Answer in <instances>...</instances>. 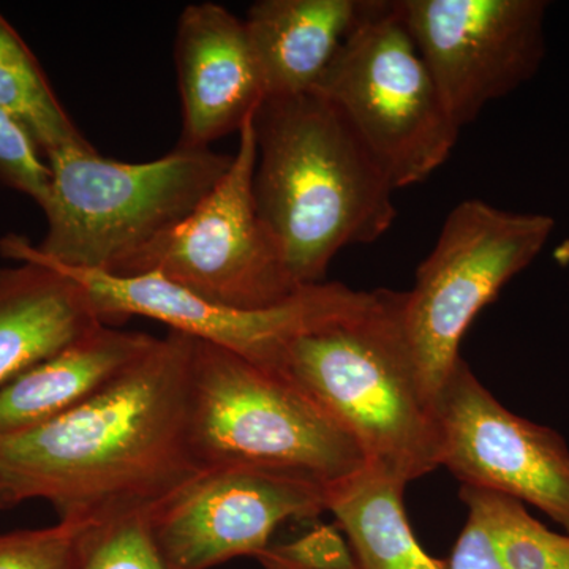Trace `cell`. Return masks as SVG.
<instances>
[{
	"label": "cell",
	"instance_id": "cell-1",
	"mask_svg": "<svg viewBox=\"0 0 569 569\" xmlns=\"http://www.w3.org/2000/svg\"><path fill=\"white\" fill-rule=\"evenodd\" d=\"M193 337L170 331L62 417L0 437V508L40 498L59 520L149 511L201 473L187 437Z\"/></svg>",
	"mask_w": 569,
	"mask_h": 569
},
{
	"label": "cell",
	"instance_id": "cell-2",
	"mask_svg": "<svg viewBox=\"0 0 569 569\" xmlns=\"http://www.w3.org/2000/svg\"><path fill=\"white\" fill-rule=\"evenodd\" d=\"M253 126L258 213L296 284L323 283L340 250L388 233L395 186L320 93L268 99Z\"/></svg>",
	"mask_w": 569,
	"mask_h": 569
},
{
	"label": "cell",
	"instance_id": "cell-3",
	"mask_svg": "<svg viewBox=\"0 0 569 569\" xmlns=\"http://www.w3.org/2000/svg\"><path fill=\"white\" fill-rule=\"evenodd\" d=\"M403 293L298 337L280 377L355 438L366 467L415 481L440 467L436 411L422 389L402 321Z\"/></svg>",
	"mask_w": 569,
	"mask_h": 569
},
{
	"label": "cell",
	"instance_id": "cell-4",
	"mask_svg": "<svg viewBox=\"0 0 569 569\" xmlns=\"http://www.w3.org/2000/svg\"><path fill=\"white\" fill-rule=\"evenodd\" d=\"M233 156L176 146L144 163L104 159L96 149L48 156L50 190L41 206L47 233L39 246L20 234L0 239L14 261L78 271H118L133 254L181 223L211 193Z\"/></svg>",
	"mask_w": 569,
	"mask_h": 569
},
{
	"label": "cell",
	"instance_id": "cell-5",
	"mask_svg": "<svg viewBox=\"0 0 569 569\" xmlns=\"http://www.w3.org/2000/svg\"><path fill=\"white\" fill-rule=\"evenodd\" d=\"M187 437L201 471L252 467L332 486L365 470L353 437L287 378L193 339Z\"/></svg>",
	"mask_w": 569,
	"mask_h": 569
},
{
	"label": "cell",
	"instance_id": "cell-6",
	"mask_svg": "<svg viewBox=\"0 0 569 569\" xmlns=\"http://www.w3.org/2000/svg\"><path fill=\"white\" fill-rule=\"evenodd\" d=\"M312 92L335 104L396 190L425 182L458 144L397 0H366Z\"/></svg>",
	"mask_w": 569,
	"mask_h": 569
},
{
	"label": "cell",
	"instance_id": "cell-7",
	"mask_svg": "<svg viewBox=\"0 0 569 569\" xmlns=\"http://www.w3.org/2000/svg\"><path fill=\"white\" fill-rule=\"evenodd\" d=\"M556 220L505 211L471 198L448 213L432 252L403 293L402 321L419 380L432 407L462 356L475 317L533 263Z\"/></svg>",
	"mask_w": 569,
	"mask_h": 569
},
{
	"label": "cell",
	"instance_id": "cell-8",
	"mask_svg": "<svg viewBox=\"0 0 569 569\" xmlns=\"http://www.w3.org/2000/svg\"><path fill=\"white\" fill-rule=\"evenodd\" d=\"M253 118L239 132L238 152L211 193L112 274L159 276L216 305L246 310L280 305L301 290L258 213Z\"/></svg>",
	"mask_w": 569,
	"mask_h": 569
},
{
	"label": "cell",
	"instance_id": "cell-9",
	"mask_svg": "<svg viewBox=\"0 0 569 569\" xmlns=\"http://www.w3.org/2000/svg\"><path fill=\"white\" fill-rule=\"evenodd\" d=\"M24 263L50 266L81 283L104 325L129 317L151 318L170 331L223 348L277 376L298 337L358 312L372 299V291L323 282L302 287L280 305L246 310L216 305L159 276H114L44 261Z\"/></svg>",
	"mask_w": 569,
	"mask_h": 569
},
{
	"label": "cell",
	"instance_id": "cell-10",
	"mask_svg": "<svg viewBox=\"0 0 569 569\" xmlns=\"http://www.w3.org/2000/svg\"><path fill=\"white\" fill-rule=\"evenodd\" d=\"M460 130L518 91L546 56L545 0H397Z\"/></svg>",
	"mask_w": 569,
	"mask_h": 569
},
{
	"label": "cell",
	"instance_id": "cell-11",
	"mask_svg": "<svg viewBox=\"0 0 569 569\" xmlns=\"http://www.w3.org/2000/svg\"><path fill=\"white\" fill-rule=\"evenodd\" d=\"M328 486L268 468L201 471L149 511L153 537L170 569H209L257 557L288 520L326 512Z\"/></svg>",
	"mask_w": 569,
	"mask_h": 569
},
{
	"label": "cell",
	"instance_id": "cell-12",
	"mask_svg": "<svg viewBox=\"0 0 569 569\" xmlns=\"http://www.w3.org/2000/svg\"><path fill=\"white\" fill-rule=\"evenodd\" d=\"M433 411L440 467L462 486L533 505L569 535V448L559 432L501 406L462 358Z\"/></svg>",
	"mask_w": 569,
	"mask_h": 569
},
{
	"label": "cell",
	"instance_id": "cell-13",
	"mask_svg": "<svg viewBox=\"0 0 569 569\" xmlns=\"http://www.w3.org/2000/svg\"><path fill=\"white\" fill-rule=\"evenodd\" d=\"M174 63L182 103L179 148L209 149L241 132L266 102L244 20L219 3H190L179 14Z\"/></svg>",
	"mask_w": 569,
	"mask_h": 569
},
{
	"label": "cell",
	"instance_id": "cell-14",
	"mask_svg": "<svg viewBox=\"0 0 569 569\" xmlns=\"http://www.w3.org/2000/svg\"><path fill=\"white\" fill-rule=\"evenodd\" d=\"M157 337L100 325L0 388V437L26 432L91 399L151 350Z\"/></svg>",
	"mask_w": 569,
	"mask_h": 569
},
{
	"label": "cell",
	"instance_id": "cell-15",
	"mask_svg": "<svg viewBox=\"0 0 569 569\" xmlns=\"http://www.w3.org/2000/svg\"><path fill=\"white\" fill-rule=\"evenodd\" d=\"M366 0H258L247 36L266 100L312 92L355 28Z\"/></svg>",
	"mask_w": 569,
	"mask_h": 569
},
{
	"label": "cell",
	"instance_id": "cell-16",
	"mask_svg": "<svg viewBox=\"0 0 569 569\" xmlns=\"http://www.w3.org/2000/svg\"><path fill=\"white\" fill-rule=\"evenodd\" d=\"M100 325L86 288L58 269L0 268V388Z\"/></svg>",
	"mask_w": 569,
	"mask_h": 569
},
{
	"label": "cell",
	"instance_id": "cell-17",
	"mask_svg": "<svg viewBox=\"0 0 569 569\" xmlns=\"http://www.w3.org/2000/svg\"><path fill=\"white\" fill-rule=\"evenodd\" d=\"M406 482L373 468L329 486L326 511L335 515L359 569H449L419 545L408 522Z\"/></svg>",
	"mask_w": 569,
	"mask_h": 569
},
{
	"label": "cell",
	"instance_id": "cell-18",
	"mask_svg": "<svg viewBox=\"0 0 569 569\" xmlns=\"http://www.w3.org/2000/svg\"><path fill=\"white\" fill-rule=\"evenodd\" d=\"M460 500L467 522L449 569H569V535L548 529L526 505L471 486H462Z\"/></svg>",
	"mask_w": 569,
	"mask_h": 569
},
{
	"label": "cell",
	"instance_id": "cell-19",
	"mask_svg": "<svg viewBox=\"0 0 569 569\" xmlns=\"http://www.w3.org/2000/svg\"><path fill=\"white\" fill-rule=\"evenodd\" d=\"M0 108L28 130L44 156L63 149H89L67 114L39 61L0 14Z\"/></svg>",
	"mask_w": 569,
	"mask_h": 569
},
{
	"label": "cell",
	"instance_id": "cell-20",
	"mask_svg": "<svg viewBox=\"0 0 569 569\" xmlns=\"http://www.w3.org/2000/svg\"><path fill=\"white\" fill-rule=\"evenodd\" d=\"M149 511L88 523L78 545L77 569H170L153 537Z\"/></svg>",
	"mask_w": 569,
	"mask_h": 569
},
{
	"label": "cell",
	"instance_id": "cell-21",
	"mask_svg": "<svg viewBox=\"0 0 569 569\" xmlns=\"http://www.w3.org/2000/svg\"><path fill=\"white\" fill-rule=\"evenodd\" d=\"M88 523L59 520L47 529L0 533V569H77L78 545Z\"/></svg>",
	"mask_w": 569,
	"mask_h": 569
},
{
	"label": "cell",
	"instance_id": "cell-22",
	"mask_svg": "<svg viewBox=\"0 0 569 569\" xmlns=\"http://www.w3.org/2000/svg\"><path fill=\"white\" fill-rule=\"evenodd\" d=\"M254 559L264 569H359L346 535L328 523H316L291 541L269 545Z\"/></svg>",
	"mask_w": 569,
	"mask_h": 569
},
{
	"label": "cell",
	"instance_id": "cell-23",
	"mask_svg": "<svg viewBox=\"0 0 569 569\" xmlns=\"http://www.w3.org/2000/svg\"><path fill=\"white\" fill-rule=\"evenodd\" d=\"M0 182L43 206L50 190V164L28 130L0 108Z\"/></svg>",
	"mask_w": 569,
	"mask_h": 569
}]
</instances>
